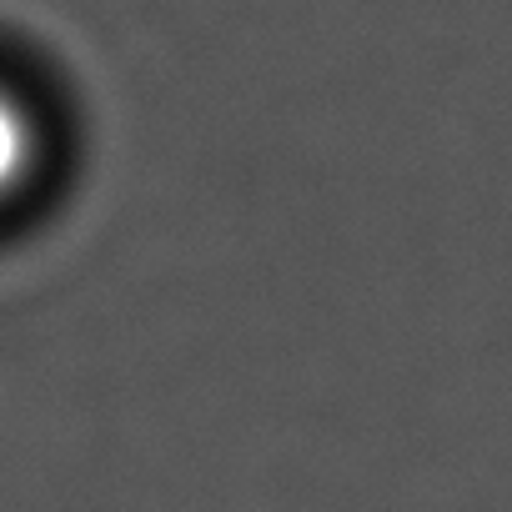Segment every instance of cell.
<instances>
[{
    "label": "cell",
    "mask_w": 512,
    "mask_h": 512,
    "mask_svg": "<svg viewBox=\"0 0 512 512\" xmlns=\"http://www.w3.org/2000/svg\"><path fill=\"white\" fill-rule=\"evenodd\" d=\"M36 166H41V121L26 106V96L0 86V201L26 191Z\"/></svg>",
    "instance_id": "obj_1"
}]
</instances>
